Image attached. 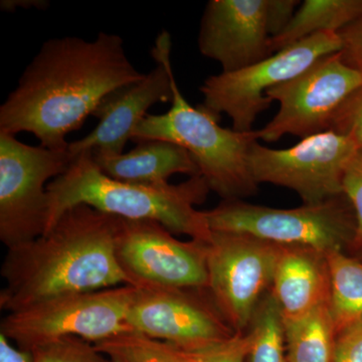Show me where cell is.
Segmentation results:
<instances>
[{"label":"cell","instance_id":"obj_1","mask_svg":"<svg viewBox=\"0 0 362 362\" xmlns=\"http://www.w3.org/2000/svg\"><path fill=\"white\" fill-rule=\"evenodd\" d=\"M144 76L120 35L47 40L0 107V133H32L45 148L66 150V136L82 127L107 95Z\"/></svg>","mask_w":362,"mask_h":362},{"label":"cell","instance_id":"obj_2","mask_svg":"<svg viewBox=\"0 0 362 362\" xmlns=\"http://www.w3.org/2000/svg\"><path fill=\"white\" fill-rule=\"evenodd\" d=\"M119 221L78 204L62 214L49 232L7 249L1 310L11 313L59 295L132 286L116 257Z\"/></svg>","mask_w":362,"mask_h":362},{"label":"cell","instance_id":"obj_3","mask_svg":"<svg viewBox=\"0 0 362 362\" xmlns=\"http://www.w3.org/2000/svg\"><path fill=\"white\" fill-rule=\"evenodd\" d=\"M45 233L62 214L78 204L124 220L152 221L175 235L209 244L211 232L204 211L195 206L206 201L209 188L201 175L178 185H148L114 180L98 168L93 151L74 157L65 173L47 185ZM42 233V235H44Z\"/></svg>","mask_w":362,"mask_h":362},{"label":"cell","instance_id":"obj_4","mask_svg":"<svg viewBox=\"0 0 362 362\" xmlns=\"http://www.w3.org/2000/svg\"><path fill=\"white\" fill-rule=\"evenodd\" d=\"M173 96L166 113L148 114L133 133L134 142L158 139L187 150L197 162L199 175L223 201L243 199L254 194L258 185L250 171L249 152L258 141L257 131L221 127L220 118L202 107L192 106L173 76Z\"/></svg>","mask_w":362,"mask_h":362},{"label":"cell","instance_id":"obj_5","mask_svg":"<svg viewBox=\"0 0 362 362\" xmlns=\"http://www.w3.org/2000/svg\"><path fill=\"white\" fill-rule=\"evenodd\" d=\"M204 216L211 232L244 233L279 246L308 247L326 254L345 252L356 239V216L343 194L288 209L230 199Z\"/></svg>","mask_w":362,"mask_h":362},{"label":"cell","instance_id":"obj_6","mask_svg":"<svg viewBox=\"0 0 362 362\" xmlns=\"http://www.w3.org/2000/svg\"><path fill=\"white\" fill-rule=\"evenodd\" d=\"M137 292L138 287L125 285L49 298L7 313L0 333L30 351L65 337L102 341L130 331L126 319Z\"/></svg>","mask_w":362,"mask_h":362},{"label":"cell","instance_id":"obj_7","mask_svg":"<svg viewBox=\"0 0 362 362\" xmlns=\"http://www.w3.org/2000/svg\"><path fill=\"white\" fill-rule=\"evenodd\" d=\"M341 47L338 33H319L242 70L209 76L199 88L204 96L201 106L218 118L221 114L230 117L233 130L250 132L259 114L273 103L266 95L269 90Z\"/></svg>","mask_w":362,"mask_h":362},{"label":"cell","instance_id":"obj_8","mask_svg":"<svg viewBox=\"0 0 362 362\" xmlns=\"http://www.w3.org/2000/svg\"><path fill=\"white\" fill-rule=\"evenodd\" d=\"M73 159L68 149L30 146L0 133V240L7 249L45 233L47 185L65 173Z\"/></svg>","mask_w":362,"mask_h":362},{"label":"cell","instance_id":"obj_9","mask_svg":"<svg viewBox=\"0 0 362 362\" xmlns=\"http://www.w3.org/2000/svg\"><path fill=\"white\" fill-rule=\"evenodd\" d=\"M281 249L244 233L213 232L207 244L206 291L235 332H246L270 292Z\"/></svg>","mask_w":362,"mask_h":362},{"label":"cell","instance_id":"obj_10","mask_svg":"<svg viewBox=\"0 0 362 362\" xmlns=\"http://www.w3.org/2000/svg\"><path fill=\"white\" fill-rule=\"evenodd\" d=\"M362 87V73L339 52L319 59L296 77L266 93L280 108L258 132L259 140L275 142L285 135L303 138L330 130L337 112Z\"/></svg>","mask_w":362,"mask_h":362},{"label":"cell","instance_id":"obj_11","mask_svg":"<svg viewBox=\"0 0 362 362\" xmlns=\"http://www.w3.org/2000/svg\"><path fill=\"white\" fill-rule=\"evenodd\" d=\"M358 149L347 136L328 130L303 138L289 148H268L255 141L247 163L257 185L286 187L304 204H319L343 194L345 168Z\"/></svg>","mask_w":362,"mask_h":362},{"label":"cell","instance_id":"obj_12","mask_svg":"<svg viewBox=\"0 0 362 362\" xmlns=\"http://www.w3.org/2000/svg\"><path fill=\"white\" fill-rule=\"evenodd\" d=\"M173 235L156 221L120 218L116 257L132 286L207 289V244Z\"/></svg>","mask_w":362,"mask_h":362},{"label":"cell","instance_id":"obj_13","mask_svg":"<svg viewBox=\"0 0 362 362\" xmlns=\"http://www.w3.org/2000/svg\"><path fill=\"white\" fill-rule=\"evenodd\" d=\"M126 324L133 332L185 351L206 349L237 333L206 290L138 287Z\"/></svg>","mask_w":362,"mask_h":362},{"label":"cell","instance_id":"obj_14","mask_svg":"<svg viewBox=\"0 0 362 362\" xmlns=\"http://www.w3.org/2000/svg\"><path fill=\"white\" fill-rule=\"evenodd\" d=\"M173 42L168 32L157 37L151 54L156 66L137 82L123 86L107 95L97 107L96 128L82 139L70 142L69 153L75 157L85 151L98 156H115L124 148L137 126L148 115L149 109L158 103L173 100V65L170 52Z\"/></svg>","mask_w":362,"mask_h":362},{"label":"cell","instance_id":"obj_15","mask_svg":"<svg viewBox=\"0 0 362 362\" xmlns=\"http://www.w3.org/2000/svg\"><path fill=\"white\" fill-rule=\"evenodd\" d=\"M268 0H211L199 33L202 56L223 73L242 70L273 54L267 30Z\"/></svg>","mask_w":362,"mask_h":362},{"label":"cell","instance_id":"obj_16","mask_svg":"<svg viewBox=\"0 0 362 362\" xmlns=\"http://www.w3.org/2000/svg\"><path fill=\"white\" fill-rule=\"evenodd\" d=\"M270 292L283 321L295 320L329 304L327 254L308 247H282Z\"/></svg>","mask_w":362,"mask_h":362},{"label":"cell","instance_id":"obj_17","mask_svg":"<svg viewBox=\"0 0 362 362\" xmlns=\"http://www.w3.org/2000/svg\"><path fill=\"white\" fill-rule=\"evenodd\" d=\"M137 146L120 156H98V168L114 180L139 185L168 183L175 175H199L197 162L180 145L165 140H140Z\"/></svg>","mask_w":362,"mask_h":362},{"label":"cell","instance_id":"obj_18","mask_svg":"<svg viewBox=\"0 0 362 362\" xmlns=\"http://www.w3.org/2000/svg\"><path fill=\"white\" fill-rule=\"evenodd\" d=\"M362 14V0H305L284 32L272 37L273 54L324 32L338 33Z\"/></svg>","mask_w":362,"mask_h":362},{"label":"cell","instance_id":"obj_19","mask_svg":"<svg viewBox=\"0 0 362 362\" xmlns=\"http://www.w3.org/2000/svg\"><path fill=\"white\" fill-rule=\"evenodd\" d=\"M284 331L287 362H332L337 334L329 305L284 321Z\"/></svg>","mask_w":362,"mask_h":362},{"label":"cell","instance_id":"obj_20","mask_svg":"<svg viewBox=\"0 0 362 362\" xmlns=\"http://www.w3.org/2000/svg\"><path fill=\"white\" fill-rule=\"evenodd\" d=\"M329 310L337 334L362 321V262L345 252L327 254Z\"/></svg>","mask_w":362,"mask_h":362},{"label":"cell","instance_id":"obj_21","mask_svg":"<svg viewBox=\"0 0 362 362\" xmlns=\"http://www.w3.org/2000/svg\"><path fill=\"white\" fill-rule=\"evenodd\" d=\"M247 331L251 337L247 362H287L284 321L271 292L262 300Z\"/></svg>","mask_w":362,"mask_h":362},{"label":"cell","instance_id":"obj_22","mask_svg":"<svg viewBox=\"0 0 362 362\" xmlns=\"http://www.w3.org/2000/svg\"><path fill=\"white\" fill-rule=\"evenodd\" d=\"M94 345L111 362H189L185 350L133 331L119 333Z\"/></svg>","mask_w":362,"mask_h":362},{"label":"cell","instance_id":"obj_23","mask_svg":"<svg viewBox=\"0 0 362 362\" xmlns=\"http://www.w3.org/2000/svg\"><path fill=\"white\" fill-rule=\"evenodd\" d=\"M33 362H111L94 343L78 337H65L32 350Z\"/></svg>","mask_w":362,"mask_h":362},{"label":"cell","instance_id":"obj_24","mask_svg":"<svg viewBox=\"0 0 362 362\" xmlns=\"http://www.w3.org/2000/svg\"><path fill=\"white\" fill-rule=\"evenodd\" d=\"M251 349L249 332L235 333L232 337L195 351H185L189 362H247Z\"/></svg>","mask_w":362,"mask_h":362},{"label":"cell","instance_id":"obj_25","mask_svg":"<svg viewBox=\"0 0 362 362\" xmlns=\"http://www.w3.org/2000/svg\"><path fill=\"white\" fill-rule=\"evenodd\" d=\"M342 194L354 209L356 233L354 247H362V148L350 159L342 178Z\"/></svg>","mask_w":362,"mask_h":362},{"label":"cell","instance_id":"obj_26","mask_svg":"<svg viewBox=\"0 0 362 362\" xmlns=\"http://www.w3.org/2000/svg\"><path fill=\"white\" fill-rule=\"evenodd\" d=\"M330 130L347 136L362 148V87L343 104L333 119Z\"/></svg>","mask_w":362,"mask_h":362},{"label":"cell","instance_id":"obj_27","mask_svg":"<svg viewBox=\"0 0 362 362\" xmlns=\"http://www.w3.org/2000/svg\"><path fill=\"white\" fill-rule=\"evenodd\" d=\"M332 362H362V321L337 334Z\"/></svg>","mask_w":362,"mask_h":362},{"label":"cell","instance_id":"obj_28","mask_svg":"<svg viewBox=\"0 0 362 362\" xmlns=\"http://www.w3.org/2000/svg\"><path fill=\"white\" fill-rule=\"evenodd\" d=\"M342 47L339 54L343 61L362 73V14L346 28L338 32Z\"/></svg>","mask_w":362,"mask_h":362},{"label":"cell","instance_id":"obj_29","mask_svg":"<svg viewBox=\"0 0 362 362\" xmlns=\"http://www.w3.org/2000/svg\"><path fill=\"white\" fill-rule=\"evenodd\" d=\"M298 0H268L267 4V30L272 37H278L291 23L297 6Z\"/></svg>","mask_w":362,"mask_h":362},{"label":"cell","instance_id":"obj_30","mask_svg":"<svg viewBox=\"0 0 362 362\" xmlns=\"http://www.w3.org/2000/svg\"><path fill=\"white\" fill-rule=\"evenodd\" d=\"M11 341L0 333V362H33V351L13 346Z\"/></svg>","mask_w":362,"mask_h":362},{"label":"cell","instance_id":"obj_31","mask_svg":"<svg viewBox=\"0 0 362 362\" xmlns=\"http://www.w3.org/2000/svg\"><path fill=\"white\" fill-rule=\"evenodd\" d=\"M49 6L47 0H1L0 8L6 13H13L18 8H37L44 11Z\"/></svg>","mask_w":362,"mask_h":362},{"label":"cell","instance_id":"obj_32","mask_svg":"<svg viewBox=\"0 0 362 362\" xmlns=\"http://www.w3.org/2000/svg\"><path fill=\"white\" fill-rule=\"evenodd\" d=\"M357 255H358V256L356 257V258L361 259L362 262V247H359L358 252H357Z\"/></svg>","mask_w":362,"mask_h":362}]
</instances>
